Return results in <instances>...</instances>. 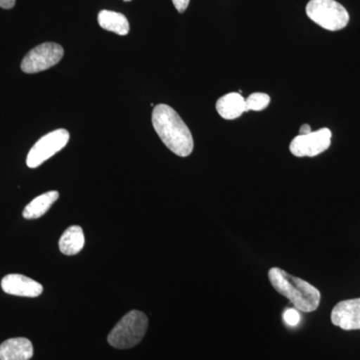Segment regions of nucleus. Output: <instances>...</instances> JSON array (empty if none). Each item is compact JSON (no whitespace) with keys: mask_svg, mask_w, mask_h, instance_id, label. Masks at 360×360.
Masks as SVG:
<instances>
[{"mask_svg":"<svg viewBox=\"0 0 360 360\" xmlns=\"http://www.w3.org/2000/svg\"><path fill=\"white\" fill-rule=\"evenodd\" d=\"M331 322L343 330H359L360 298L338 302L331 311Z\"/></svg>","mask_w":360,"mask_h":360,"instance_id":"8","label":"nucleus"},{"mask_svg":"<svg viewBox=\"0 0 360 360\" xmlns=\"http://www.w3.org/2000/svg\"><path fill=\"white\" fill-rule=\"evenodd\" d=\"M16 0H0V7L4 9H11L15 6Z\"/></svg>","mask_w":360,"mask_h":360,"instance_id":"18","label":"nucleus"},{"mask_svg":"<svg viewBox=\"0 0 360 360\" xmlns=\"http://www.w3.org/2000/svg\"><path fill=\"white\" fill-rule=\"evenodd\" d=\"M307 14L314 22L329 32L343 30L349 21L347 9L335 0H310Z\"/></svg>","mask_w":360,"mask_h":360,"instance_id":"4","label":"nucleus"},{"mask_svg":"<svg viewBox=\"0 0 360 360\" xmlns=\"http://www.w3.org/2000/svg\"><path fill=\"white\" fill-rule=\"evenodd\" d=\"M101 27L118 35H127L129 32V22L123 14L115 11H103L98 14Z\"/></svg>","mask_w":360,"mask_h":360,"instance_id":"14","label":"nucleus"},{"mask_svg":"<svg viewBox=\"0 0 360 360\" xmlns=\"http://www.w3.org/2000/svg\"><path fill=\"white\" fill-rule=\"evenodd\" d=\"M124 1H130V0H124Z\"/></svg>","mask_w":360,"mask_h":360,"instance_id":"20","label":"nucleus"},{"mask_svg":"<svg viewBox=\"0 0 360 360\" xmlns=\"http://www.w3.org/2000/svg\"><path fill=\"white\" fill-rule=\"evenodd\" d=\"M70 141V132L58 129L42 136L28 153L26 165L30 168L40 167L42 163L65 148Z\"/></svg>","mask_w":360,"mask_h":360,"instance_id":"5","label":"nucleus"},{"mask_svg":"<svg viewBox=\"0 0 360 360\" xmlns=\"http://www.w3.org/2000/svg\"><path fill=\"white\" fill-rule=\"evenodd\" d=\"M331 144V131L321 129L307 135H297L291 141L290 153L297 158H314L324 153Z\"/></svg>","mask_w":360,"mask_h":360,"instance_id":"7","label":"nucleus"},{"mask_svg":"<svg viewBox=\"0 0 360 360\" xmlns=\"http://www.w3.org/2000/svg\"><path fill=\"white\" fill-rule=\"evenodd\" d=\"M189 2H191V0H172V4H174L175 8L180 13H184L186 11L187 7L189 6Z\"/></svg>","mask_w":360,"mask_h":360,"instance_id":"17","label":"nucleus"},{"mask_svg":"<svg viewBox=\"0 0 360 360\" xmlns=\"http://www.w3.org/2000/svg\"><path fill=\"white\" fill-rule=\"evenodd\" d=\"M272 288L288 298L295 309L302 312H312L321 304V291L300 277L290 276L279 267H272L269 271Z\"/></svg>","mask_w":360,"mask_h":360,"instance_id":"2","label":"nucleus"},{"mask_svg":"<svg viewBox=\"0 0 360 360\" xmlns=\"http://www.w3.org/2000/svg\"><path fill=\"white\" fill-rule=\"evenodd\" d=\"M1 288L7 295L37 297L44 291V286L30 277L21 274H8L1 281Z\"/></svg>","mask_w":360,"mask_h":360,"instance_id":"9","label":"nucleus"},{"mask_svg":"<svg viewBox=\"0 0 360 360\" xmlns=\"http://www.w3.org/2000/svg\"><path fill=\"white\" fill-rule=\"evenodd\" d=\"M153 124L156 134L174 155L186 158L193 151V137L179 113L167 105L158 104L153 110Z\"/></svg>","mask_w":360,"mask_h":360,"instance_id":"1","label":"nucleus"},{"mask_svg":"<svg viewBox=\"0 0 360 360\" xmlns=\"http://www.w3.org/2000/svg\"><path fill=\"white\" fill-rule=\"evenodd\" d=\"M215 106L219 115L227 120H236L246 112L245 97L238 92H231L220 97Z\"/></svg>","mask_w":360,"mask_h":360,"instance_id":"11","label":"nucleus"},{"mask_svg":"<svg viewBox=\"0 0 360 360\" xmlns=\"http://www.w3.org/2000/svg\"><path fill=\"white\" fill-rule=\"evenodd\" d=\"M32 356V343L27 338H11L0 345V360H30Z\"/></svg>","mask_w":360,"mask_h":360,"instance_id":"10","label":"nucleus"},{"mask_svg":"<svg viewBox=\"0 0 360 360\" xmlns=\"http://www.w3.org/2000/svg\"><path fill=\"white\" fill-rule=\"evenodd\" d=\"M270 103L269 94L255 92L245 99L246 111H262Z\"/></svg>","mask_w":360,"mask_h":360,"instance_id":"15","label":"nucleus"},{"mask_svg":"<svg viewBox=\"0 0 360 360\" xmlns=\"http://www.w3.org/2000/svg\"><path fill=\"white\" fill-rule=\"evenodd\" d=\"M63 47L54 42H45L37 45L23 58L21 70L30 75L49 70L52 66L58 65L63 58Z\"/></svg>","mask_w":360,"mask_h":360,"instance_id":"6","label":"nucleus"},{"mask_svg":"<svg viewBox=\"0 0 360 360\" xmlns=\"http://www.w3.org/2000/svg\"><path fill=\"white\" fill-rule=\"evenodd\" d=\"M283 319L290 326H296L300 323V314L297 309H288L284 311Z\"/></svg>","mask_w":360,"mask_h":360,"instance_id":"16","label":"nucleus"},{"mask_svg":"<svg viewBox=\"0 0 360 360\" xmlns=\"http://www.w3.org/2000/svg\"><path fill=\"white\" fill-rule=\"evenodd\" d=\"M58 191H52L37 196L32 202L28 203L23 210L22 215L25 219H37L49 212L52 205L58 200Z\"/></svg>","mask_w":360,"mask_h":360,"instance_id":"13","label":"nucleus"},{"mask_svg":"<svg viewBox=\"0 0 360 360\" xmlns=\"http://www.w3.org/2000/svg\"><path fill=\"white\" fill-rule=\"evenodd\" d=\"M84 233L82 227L78 225H72L63 232L59 239L58 246L63 255L70 257V255L79 253L84 248Z\"/></svg>","mask_w":360,"mask_h":360,"instance_id":"12","label":"nucleus"},{"mask_svg":"<svg viewBox=\"0 0 360 360\" xmlns=\"http://www.w3.org/2000/svg\"><path fill=\"white\" fill-rule=\"evenodd\" d=\"M310 132L312 131L309 124H303L302 125V127H300V135H307L310 134Z\"/></svg>","mask_w":360,"mask_h":360,"instance_id":"19","label":"nucleus"},{"mask_svg":"<svg viewBox=\"0 0 360 360\" xmlns=\"http://www.w3.org/2000/svg\"><path fill=\"white\" fill-rule=\"evenodd\" d=\"M148 328V316L139 310H131L110 331L108 338V343L117 349L134 347L141 342Z\"/></svg>","mask_w":360,"mask_h":360,"instance_id":"3","label":"nucleus"}]
</instances>
